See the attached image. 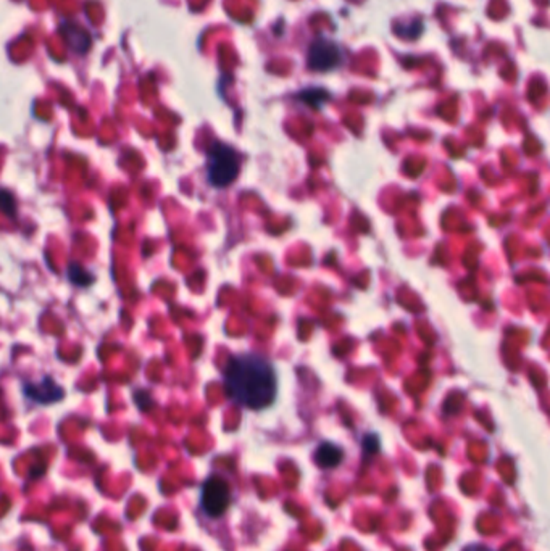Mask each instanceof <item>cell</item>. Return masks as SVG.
Returning <instances> with one entry per match:
<instances>
[{"instance_id": "cell-7", "label": "cell", "mask_w": 550, "mask_h": 551, "mask_svg": "<svg viewBox=\"0 0 550 551\" xmlns=\"http://www.w3.org/2000/svg\"><path fill=\"white\" fill-rule=\"evenodd\" d=\"M463 551H492V550L484 547V545H469V547H467Z\"/></svg>"}, {"instance_id": "cell-2", "label": "cell", "mask_w": 550, "mask_h": 551, "mask_svg": "<svg viewBox=\"0 0 550 551\" xmlns=\"http://www.w3.org/2000/svg\"><path fill=\"white\" fill-rule=\"evenodd\" d=\"M241 160L233 147L217 142L207 153V179L213 187L223 189L231 185L239 176Z\"/></svg>"}, {"instance_id": "cell-3", "label": "cell", "mask_w": 550, "mask_h": 551, "mask_svg": "<svg viewBox=\"0 0 550 551\" xmlns=\"http://www.w3.org/2000/svg\"><path fill=\"white\" fill-rule=\"evenodd\" d=\"M231 505V489L228 482L218 475L205 480L202 487V508L212 518H218Z\"/></svg>"}, {"instance_id": "cell-4", "label": "cell", "mask_w": 550, "mask_h": 551, "mask_svg": "<svg viewBox=\"0 0 550 551\" xmlns=\"http://www.w3.org/2000/svg\"><path fill=\"white\" fill-rule=\"evenodd\" d=\"M342 53L336 44L317 39L308 50V68L315 71H329L341 63Z\"/></svg>"}, {"instance_id": "cell-1", "label": "cell", "mask_w": 550, "mask_h": 551, "mask_svg": "<svg viewBox=\"0 0 550 551\" xmlns=\"http://www.w3.org/2000/svg\"><path fill=\"white\" fill-rule=\"evenodd\" d=\"M223 379L228 397L244 408L258 412L276 398L278 380L273 364L257 353L229 358Z\"/></svg>"}, {"instance_id": "cell-5", "label": "cell", "mask_w": 550, "mask_h": 551, "mask_svg": "<svg viewBox=\"0 0 550 551\" xmlns=\"http://www.w3.org/2000/svg\"><path fill=\"white\" fill-rule=\"evenodd\" d=\"M24 393H26V397L39 403H52L63 398L62 387H58L50 378H46L38 384H26L24 385Z\"/></svg>"}, {"instance_id": "cell-6", "label": "cell", "mask_w": 550, "mask_h": 551, "mask_svg": "<svg viewBox=\"0 0 550 551\" xmlns=\"http://www.w3.org/2000/svg\"><path fill=\"white\" fill-rule=\"evenodd\" d=\"M342 458H344L342 448L331 442H323L317 448V452H315V461H317V464L323 469L336 468V466L341 464Z\"/></svg>"}]
</instances>
